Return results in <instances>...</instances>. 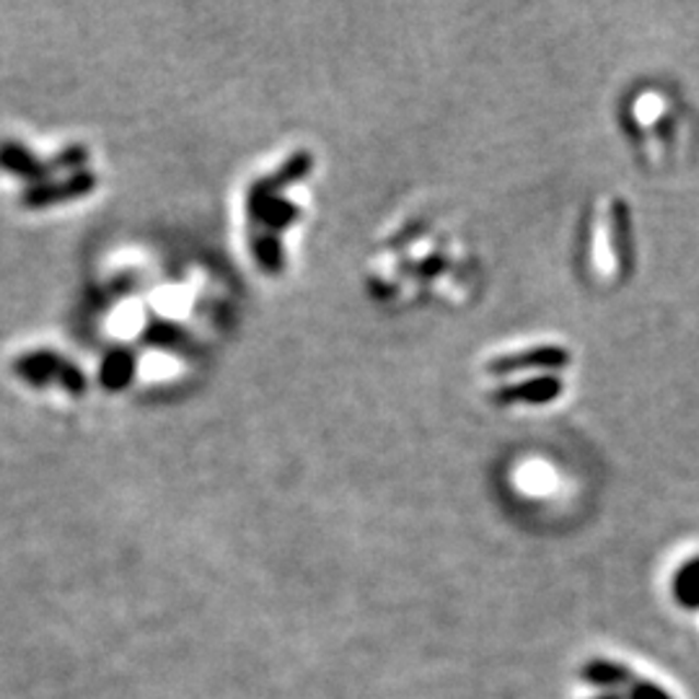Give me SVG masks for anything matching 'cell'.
Masks as SVG:
<instances>
[{"label":"cell","instance_id":"4","mask_svg":"<svg viewBox=\"0 0 699 699\" xmlns=\"http://www.w3.org/2000/svg\"><path fill=\"white\" fill-rule=\"evenodd\" d=\"M674 593L684 606L697 609L699 606V560L689 562L687 568H681V573L676 575V581H674Z\"/></svg>","mask_w":699,"mask_h":699},{"label":"cell","instance_id":"2","mask_svg":"<svg viewBox=\"0 0 699 699\" xmlns=\"http://www.w3.org/2000/svg\"><path fill=\"white\" fill-rule=\"evenodd\" d=\"M562 381L557 376H536L532 381H524L519 386H508L498 392L500 401H528V405H544L560 397Z\"/></svg>","mask_w":699,"mask_h":699},{"label":"cell","instance_id":"1","mask_svg":"<svg viewBox=\"0 0 699 699\" xmlns=\"http://www.w3.org/2000/svg\"><path fill=\"white\" fill-rule=\"evenodd\" d=\"M570 365V352L555 345H541V348L524 350L519 356L500 358L492 363V371L498 373H513V371H560Z\"/></svg>","mask_w":699,"mask_h":699},{"label":"cell","instance_id":"6","mask_svg":"<svg viewBox=\"0 0 699 699\" xmlns=\"http://www.w3.org/2000/svg\"><path fill=\"white\" fill-rule=\"evenodd\" d=\"M602 699H619V697H602Z\"/></svg>","mask_w":699,"mask_h":699},{"label":"cell","instance_id":"3","mask_svg":"<svg viewBox=\"0 0 699 699\" xmlns=\"http://www.w3.org/2000/svg\"><path fill=\"white\" fill-rule=\"evenodd\" d=\"M583 676L596 687H619L630 679V671L619 663H609V661H591L589 666L583 668Z\"/></svg>","mask_w":699,"mask_h":699},{"label":"cell","instance_id":"5","mask_svg":"<svg viewBox=\"0 0 699 699\" xmlns=\"http://www.w3.org/2000/svg\"><path fill=\"white\" fill-rule=\"evenodd\" d=\"M630 699H671V697L661 687H655V684H651V681H640V684L634 681L632 691H630Z\"/></svg>","mask_w":699,"mask_h":699}]
</instances>
